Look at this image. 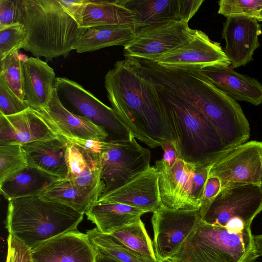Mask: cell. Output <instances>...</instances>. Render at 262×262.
<instances>
[{"label":"cell","mask_w":262,"mask_h":262,"mask_svg":"<svg viewBox=\"0 0 262 262\" xmlns=\"http://www.w3.org/2000/svg\"><path fill=\"white\" fill-rule=\"evenodd\" d=\"M104 85L112 108L135 138L152 148L173 143L158 99L135 58L117 61L106 74Z\"/></svg>","instance_id":"1"},{"label":"cell","mask_w":262,"mask_h":262,"mask_svg":"<svg viewBox=\"0 0 262 262\" xmlns=\"http://www.w3.org/2000/svg\"><path fill=\"white\" fill-rule=\"evenodd\" d=\"M152 81L187 100L212 124L226 148L246 142L250 127L239 104L212 84L198 69L170 68L156 64Z\"/></svg>","instance_id":"2"},{"label":"cell","mask_w":262,"mask_h":262,"mask_svg":"<svg viewBox=\"0 0 262 262\" xmlns=\"http://www.w3.org/2000/svg\"><path fill=\"white\" fill-rule=\"evenodd\" d=\"M141 73L166 118L179 158L190 162L205 159L216 161L231 151L226 148L215 128L197 108Z\"/></svg>","instance_id":"3"},{"label":"cell","mask_w":262,"mask_h":262,"mask_svg":"<svg viewBox=\"0 0 262 262\" xmlns=\"http://www.w3.org/2000/svg\"><path fill=\"white\" fill-rule=\"evenodd\" d=\"M20 23L27 32L23 49L49 60L67 56L87 30L79 27L59 0H21Z\"/></svg>","instance_id":"4"},{"label":"cell","mask_w":262,"mask_h":262,"mask_svg":"<svg viewBox=\"0 0 262 262\" xmlns=\"http://www.w3.org/2000/svg\"><path fill=\"white\" fill-rule=\"evenodd\" d=\"M83 213L39 195L9 201L6 228L31 249L64 232L76 230Z\"/></svg>","instance_id":"5"},{"label":"cell","mask_w":262,"mask_h":262,"mask_svg":"<svg viewBox=\"0 0 262 262\" xmlns=\"http://www.w3.org/2000/svg\"><path fill=\"white\" fill-rule=\"evenodd\" d=\"M251 229L235 233L201 219L177 252L172 262H254L257 259Z\"/></svg>","instance_id":"6"},{"label":"cell","mask_w":262,"mask_h":262,"mask_svg":"<svg viewBox=\"0 0 262 262\" xmlns=\"http://www.w3.org/2000/svg\"><path fill=\"white\" fill-rule=\"evenodd\" d=\"M210 159L186 162L178 158L172 166L162 159L156 162L162 205L174 210L200 209L205 185L212 164Z\"/></svg>","instance_id":"7"},{"label":"cell","mask_w":262,"mask_h":262,"mask_svg":"<svg viewBox=\"0 0 262 262\" xmlns=\"http://www.w3.org/2000/svg\"><path fill=\"white\" fill-rule=\"evenodd\" d=\"M150 156V151L141 146L134 136L104 141L100 158L105 189L101 195L123 186L148 168Z\"/></svg>","instance_id":"8"},{"label":"cell","mask_w":262,"mask_h":262,"mask_svg":"<svg viewBox=\"0 0 262 262\" xmlns=\"http://www.w3.org/2000/svg\"><path fill=\"white\" fill-rule=\"evenodd\" d=\"M262 211V189L259 185L233 184L222 189L201 215L206 224L225 226L231 221H241L251 226Z\"/></svg>","instance_id":"9"},{"label":"cell","mask_w":262,"mask_h":262,"mask_svg":"<svg viewBox=\"0 0 262 262\" xmlns=\"http://www.w3.org/2000/svg\"><path fill=\"white\" fill-rule=\"evenodd\" d=\"M55 88L60 101L70 104L78 115L104 128L109 135L108 139L125 140L133 136L112 108L81 85L67 78L57 77Z\"/></svg>","instance_id":"10"},{"label":"cell","mask_w":262,"mask_h":262,"mask_svg":"<svg viewBox=\"0 0 262 262\" xmlns=\"http://www.w3.org/2000/svg\"><path fill=\"white\" fill-rule=\"evenodd\" d=\"M201 219L199 209L174 210L161 206L153 212L154 250L158 260L169 259Z\"/></svg>","instance_id":"11"},{"label":"cell","mask_w":262,"mask_h":262,"mask_svg":"<svg viewBox=\"0 0 262 262\" xmlns=\"http://www.w3.org/2000/svg\"><path fill=\"white\" fill-rule=\"evenodd\" d=\"M203 0H126L135 14V36L163 25L186 21L194 15Z\"/></svg>","instance_id":"12"},{"label":"cell","mask_w":262,"mask_h":262,"mask_svg":"<svg viewBox=\"0 0 262 262\" xmlns=\"http://www.w3.org/2000/svg\"><path fill=\"white\" fill-rule=\"evenodd\" d=\"M262 142L247 141L213 163L209 176L217 177L221 189L233 184L260 186Z\"/></svg>","instance_id":"13"},{"label":"cell","mask_w":262,"mask_h":262,"mask_svg":"<svg viewBox=\"0 0 262 262\" xmlns=\"http://www.w3.org/2000/svg\"><path fill=\"white\" fill-rule=\"evenodd\" d=\"M196 30L186 21L169 23L135 36L124 47L126 57L156 62L160 57L183 45L194 36Z\"/></svg>","instance_id":"14"},{"label":"cell","mask_w":262,"mask_h":262,"mask_svg":"<svg viewBox=\"0 0 262 262\" xmlns=\"http://www.w3.org/2000/svg\"><path fill=\"white\" fill-rule=\"evenodd\" d=\"M156 62L165 68L200 70L231 65L220 44L198 30L188 41L165 54Z\"/></svg>","instance_id":"15"},{"label":"cell","mask_w":262,"mask_h":262,"mask_svg":"<svg viewBox=\"0 0 262 262\" xmlns=\"http://www.w3.org/2000/svg\"><path fill=\"white\" fill-rule=\"evenodd\" d=\"M58 135L67 140L105 141L109 135L103 127L69 111L60 100L56 88L47 105L35 110Z\"/></svg>","instance_id":"16"},{"label":"cell","mask_w":262,"mask_h":262,"mask_svg":"<svg viewBox=\"0 0 262 262\" xmlns=\"http://www.w3.org/2000/svg\"><path fill=\"white\" fill-rule=\"evenodd\" d=\"M33 262H95L97 248L77 229L57 235L31 249Z\"/></svg>","instance_id":"17"},{"label":"cell","mask_w":262,"mask_h":262,"mask_svg":"<svg viewBox=\"0 0 262 262\" xmlns=\"http://www.w3.org/2000/svg\"><path fill=\"white\" fill-rule=\"evenodd\" d=\"M261 26L254 17L232 16L224 23L222 38L226 41L224 51L232 69L247 64L259 47Z\"/></svg>","instance_id":"18"},{"label":"cell","mask_w":262,"mask_h":262,"mask_svg":"<svg viewBox=\"0 0 262 262\" xmlns=\"http://www.w3.org/2000/svg\"><path fill=\"white\" fill-rule=\"evenodd\" d=\"M97 202L120 203L154 212L162 206L159 173L150 166L119 188L101 195Z\"/></svg>","instance_id":"19"},{"label":"cell","mask_w":262,"mask_h":262,"mask_svg":"<svg viewBox=\"0 0 262 262\" xmlns=\"http://www.w3.org/2000/svg\"><path fill=\"white\" fill-rule=\"evenodd\" d=\"M66 159L67 179L97 202L105 189L101 176L100 154L67 141Z\"/></svg>","instance_id":"20"},{"label":"cell","mask_w":262,"mask_h":262,"mask_svg":"<svg viewBox=\"0 0 262 262\" xmlns=\"http://www.w3.org/2000/svg\"><path fill=\"white\" fill-rule=\"evenodd\" d=\"M58 136L32 108L11 116L0 113V145H21Z\"/></svg>","instance_id":"21"},{"label":"cell","mask_w":262,"mask_h":262,"mask_svg":"<svg viewBox=\"0 0 262 262\" xmlns=\"http://www.w3.org/2000/svg\"><path fill=\"white\" fill-rule=\"evenodd\" d=\"M57 77L53 68L39 57L22 60L24 100L34 110L46 107L56 87Z\"/></svg>","instance_id":"22"},{"label":"cell","mask_w":262,"mask_h":262,"mask_svg":"<svg viewBox=\"0 0 262 262\" xmlns=\"http://www.w3.org/2000/svg\"><path fill=\"white\" fill-rule=\"evenodd\" d=\"M200 71L235 101H246L256 106L262 104V84L254 78L237 73L230 66L209 67Z\"/></svg>","instance_id":"23"},{"label":"cell","mask_w":262,"mask_h":262,"mask_svg":"<svg viewBox=\"0 0 262 262\" xmlns=\"http://www.w3.org/2000/svg\"><path fill=\"white\" fill-rule=\"evenodd\" d=\"M125 3L126 0H86L77 9L74 17L80 28L86 29L115 25L133 26L135 14Z\"/></svg>","instance_id":"24"},{"label":"cell","mask_w":262,"mask_h":262,"mask_svg":"<svg viewBox=\"0 0 262 262\" xmlns=\"http://www.w3.org/2000/svg\"><path fill=\"white\" fill-rule=\"evenodd\" d=\"M29 166L59 179L67 178V141L63 137L39 140L21 144Z\"/></svg>","instance_id":"25"},{"label":"cell","mask_w":262,"mask_h":262,"mask_svg":"<svg viewBox=\"0 0 262 262\" xmlns=\"http://www.w3.org/2000/svg\"><path fill=\"white\" fill-rule=\"evenodd\" d=\"M146 213L142 209L123 204L96 202L85 214L99 231L111 234L137 222Z\"/></svg>","instance_id":"26"},{"label":"cell","mask_w":262,"mask_h":262,"mask_svg":"<svg viewBox=\"0 0 262 262\" xmlns=\"http://www.w3.org/2000/svg\"><path fill=\"white\" fill-rule=\"evenodd\" d=\"M135 35L133 26L115 25L89 28L76 41L73 50L78 53L93 52L106 47L126 46Z\"/></svg>","instance_id":"27"},{"label":"cell","mask_w":262,"mask_h":262,"mask_svg":"<svg viewBox=\"0 0 262 262\" xmlns=\"http://www.w3.org/2000/svg\"><path fill=\"white\" fill-rule=\"evenodd\" d=\"M58 179H59L28 165L1 183V193L8 201L39 195Z\"/></svg>","instance_id":"28"},{"label":"cell","mask_w":262,"mask_h":262,"mask_svg":"<svg viewBox=\"0 0 262 262\" xmlns=\"http://www.w3.org/2000/svg\"><path fill=\"white\" fill-rule=\"evenodd\" d=\"M39 195L45 200L63 204L83 214L96 202L68 179L54 181Z\"/></svg>","instance_id":"29"},{"label":"cell","mask_w":262,"mask_h":262,"mask_svg":"<svg viewBox=\"0 0 262 262\" xmlns=\"http://www.w3.org/2000/svg\"><path fill=\"white\" fill-rule=\"evenodd\" d=\"M91 243L98 249L122 262H161L153 260L132 250L111 234L95 227L86 231Z\"/></svg>","instance_id":"30"},{"label":"cell","mask_w":262,"mask_h":262,"mask_svg":"<svg viewBox=\"0 0 262 262\" xmlns=\"http://www.w3.org/2000/svg\"><path fill=\"white\" fill-rule=\"evenodd\" d=\"M111 235L136 252L153 260L159 261L157 258L151 238L141 219L116 231Z\"/></svg>","instance_id":"31"},{"label":"cell","mask_w":262,"mask_h":262,"mask_svg":"<svg viewBox=\"0 0 262 262\" xmlns=\"http://www.w3.org/2000/svg\"><path fill=\"white\" fill-rule=\"evenodd\" d=\"M28 166L20 144L0 145V183Z\"/></svg>","instance_id":"32"},{"label":"cell","mask_w":262,"mask_h":262,"mask_svg":"<svg viewBox=\"0 0 262 262\" xmlns=\"http://www.w3.org/2000/svg\"><path fill=\"white\" fill-rule=\"evenodd\" d=\"M0 76L14 92L24 100L22 86V60L15 51L0 60Z\"/></svg>","instance_id":"33"},{"label":"cell","mask_w":262,"mask_h":262,"mask_svg":"<svg viewBox=\"0 0 262 262\" xmlns=\"http://www.w3.org/2000/svg\"><path fill=\"white\" fill-rule=\"evenodd\" d=\"M27 37V30L20 23L0 29V60L23 49Z\"/></svg>","instance_id":"34"},{"label":"cell","mask_w":262,"mask_h":262,"mask_svg":"<svg viewBox=\"0 0 262 262\" xmlns=\"http://www.w3.org/2000/svg\"><path fill=\"white\" fill-rule=\"evenodd\" d=\"M218 13L226 18L247 16L255 18L262 10V0H221Z\"/></svg>","instance_id":"35"},{"label":"cell","mask_w":262,"mask_h":262,"mask_svg":"<svg viewBox=\"0 0 262 262\" xmlns=\"http://www.w3.org/2000/svg\"><path fill=\"white\" fill-rule=\"evenodd\" d=\"M29 107L25 101L21 99L0 76V113L6 116H11Z\"/></svg>","instance_id":"36"},{"label":"cell","mask_w":262,"mask_h":262,"mask_svg":"<svg viewBox=\"0 0 262 262\" xmlns=\"http://www.w3.org/2000/svg\"><path fill=\"white\" fill-rule=\"evenodd\" d=\"M6 262H32L31 249L16 237L9 234Z\"/></svg>","instance_id":"37"},{"label":"cell","mask_w":262,"mask_h":262,"mask_svg":"<svg viewBox=\"0 0 262 262\" xmlns=\"http://www.w3.org/2000/svg\"><path fill=\"white\" fill-rule=\"evenodd\" d=\"M20 5L21 0H0V29L20 23Z\"/></svg>","instance_id":"38"},{"label":"cell","mask_w":262,"mask_h":262,"mask_svg":"<svg viewBox=\"0 0 262 262\" xmlns=\"http://www.w3.org/2000/svg\"><path fill=\"white\" fill-rule=\"evenodd\" d=\"M221 190L220 179L215 176H209L206 180L199 209L200 215L204 212L211 202Z\"/></svg>","instance_id":"39"},{"label":"cell","mask_w":262,"mask_h":262,"mask_svg":"<svg viewBox=\"0 0 262 262\" xmlns=\"http://www.w3.org/2000/svg\"><path fill=\"white\" fill-rule=\"evenodd\" d=\"M164 151L163 161L169 167L175 163L179 157L174 144L171 142H166L161 145Z\"/></svg>","instance_id":"40"},{"label":"cell","mask_w":262,"mask_h":262,"mask_svg":"<svg viewBox=\"0 0 262 262\" xmlns=\"http://www.w3.org/2000/svg\"><path fill=\"white\" fill-rule=\"evenodd\" d=\"M97 249L98 252L95 262H122L112 257L98 248Z\"/></svg>","instance_id":"41"},{"label":"cell","mask_w":262,"mask_h":262,"mask_svg":"<svg viewBox=\"0 0 262 262\" xmlns=\"http://www.w3.org/2000/svg\"><path fill=\"white\" fill-rule=\"evenodd\" d=\"M255 247L256 256L258 258L262 256V233L259 235H253Z\"/></svg>","instance_id":"42"},{"label":"cell","mask_w":262,"mask_h":262,"mask_svg":"<svg viewBox=\"0 0 262 262\" xmlns=\"http://www.w3.org/2000/svg\"><path fill=\"white\" fill-rule=\"evenodd\" d=\"M256 19L259 21H262V10L259 11Z\"/></svg>","instance_id":"43"},{"label":"cell","mask_w":262,"mask_h":262,"mask_svg":"<svg viewBox=\"0 0 262 262\" xmlns=\"http://www.w3.org/2000/svg\"><path fill=\"white\" fill-rule=\"evenodd\" d=\"M260 187L262 189V159H261V168H260Z\"/></svg>","instance_id":"44"},{"label":"cell","mask_w":262,"mask_h":262,"mask_svg":"<svg viewBox=\"0 0 262 262\" xmlns=\"http://www.w3.org/2000/svg\"><path fill=\"white\" fill-rule=\"evenodd\" d=\"M161 262H172V261H171L169 259H166V260H163Z\"/></svg>","instance_id":"45"},{"label":"cell","mask_w":262,"mask_h":262,"mask_svg":"<svg viewBox=\"0 0 262 262\" xmlns=\"http://www.w3.org/2000/svg\"><path fill=\"white\" fill-rule=\"evenodd\" d=\"M32 262H33V261H32Z\"/></svg>","instance_id":"46"}]
</instances>
